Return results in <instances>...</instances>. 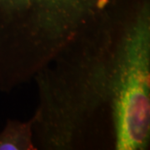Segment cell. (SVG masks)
<instances>
[{"mask_svg":"<svg viewBox=\"0 0 150 150\" xmlns=\"http://www.w3.org/2000/svg\"><path fill=\"white\" fill-rule=\"evenodd\" d=\"M37 150H147L150 0H113L41 69Z\"/></svg>","mask_w":150,"mask_h":150,"instance_id":"6da1fadb","label":"cell"},{"mask_svg":"<svg viewBox=\"0 0 150 150\" xmlns=\"http://www.w3.org/2000/svg\"><path fill=\"white\" fill-rule=\"evenodd\" d=\"M113 0H0V83L12 90L41 69Z\"/></svg>","mask_w":150,"mask_h":150,"instance_id":"7a4b0ae2","label":"cell"},{"mask_svg":"<svg viewBox=\"0 0 150 150\" xmlns=\"http://www.w3.org/2000/svg\"><path fill=\"white\" fill-rule=\"evenodd\" d=\"M0 150H37L33 139L32 117L28 120H7L0 132Z\"/></svg>","mask_w":150,"mask_h":150,"instance_id":"3957f363","label":"cell"}]
</instances>
